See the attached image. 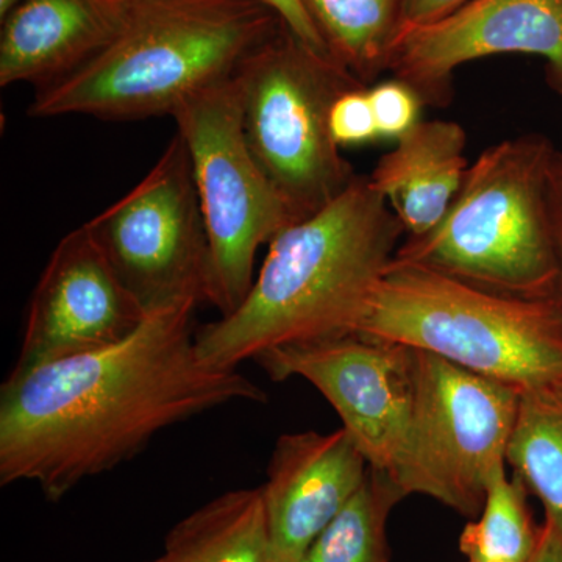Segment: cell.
Here are the masks:
<instances>
[{
  "mask_svg": "<svg viewBox=\"0 0 562 562\" xmlns=\"http://www.w3.org/2000/svg\"><path fill=\"white\" fill-rule=\"evenodd\" d=\"M333 60L368 87L387 70L403 0H302Z\"/></svg>",
  "mask_w": 562,
  "mask_h": 562,
  "instance_id": "17",
  "label": "cell"
},
{
  "mask_svg": "<svg viewBox=\"0 0 562 562\" xmlns=\"http://www.w3.org/2000/svg\"><path fill=\"white\" fill-rule=\"evenodd\" d=\"M161 562H279L262 487L228 491L169 531Z\"/></svg>",
  "mask_w": 562,
  "mask_h": 562,
  "instance_id": "16",
  "label": "cell"
},
{
  "mask_svg": "<svg viewBox=\"0 0 562 562\" xmlns=\"http://www.w3.org/2000/svg\"><path fill=\"white\" fill-rule=\"evenodd\" d=\"M471 0H403L401 31L441 20Z\"/></svg>",
  "mask_w": 562,
  "mask_h": 562,
  "instance_id": "24",
  "label": "cell"
},
{
  "mask_svg": "<svg viewBox=\"0 0 562 562\" xmlns=\"http://www.w3.org/2000/svg\"><path fill=\"white\" fill-rule=\"evenodd\" d=\"M405 497L390 476L369 468L357 494L297 562H390L387 519Z\"/></svg>",
  "mask_w": 562,
  "mask_h": 562,
  "instance_id": "19",
  "label": "cell"
},
{
  "mask_svg": "<svg viewBox=\"0 0 562 562\" xmlns=\"http://www.w3.org/2000/svg\"><path fill=\"white\" fill-rule=\"evenodd\" d=\"M172 117L209 233L210 303L228 316L249 294L258 250L297 221L250 149L235 76L192 95Z\"/></svg>",
  "mask_w": 562,
  "mask_h": 562,
  "instance_id": "7",
  "label": "cell"
},
{
  "mask_svg": "<svg viewBox=\"0 0 562 562\" xmlns=\"http://www.w3.org/2000/svg\"><path fill=\"white\" fill-rule=\"evenodd\" d=\"M198 306L151 312L106 349L11 371L0 390V484L32 482L60 502L133 460L166 428L228 403L268 402L238 368L202 360Z\"/></svg>",
  "mask_w": 562,
  "mask_h": 562,
  "instance_id": "1",
  "label": "cell"
},
{
  "mask_svg": "<svg viewBox=\"0 0 562 562\" xmlns=\"http://www.w3.org/2000/svg\"><path fill=\"white\" fill-rule=\"evenodd\" d=\"M369 99L380 139L398 140L419 124L424 101L409 85L398 79L369 88Z\"/></svg>",
  "mask_w": 562,
  "mask_h": 562,
  "instance_id": "21",
  "label": "cell"
},
{
  "mask_svg": "<svg viewBox=\"0 0 562 562\" xmlns=\"http://www.w3.org/2000/svg\"><path fill=\"white\" fill-rule=\"evenodd\" d=\"M146 317L83 224L58 243L41 273L13 371L106 349Z\"/></svg>",
  "mask_w": 562,
  "mask_h": 562,
  "instance_id": "12",
  "label": "cell"
},
{
  "mask_svg": "<svg viewBox=\"0 0 562 562\" xmlns=\"http://www.w3.org/2000/svg\"><path fill=\"white\" fill-rule=\"evenodd\" d=\"M85 227L147 314L210 303L209 233L179 133L149 173Z\"/></svg>",
  "mask_w": 562,
  "mask_h": 562,
  "instance_id": "9",
  "label": "cell"
},
{
  "mask_svg": "<svg viewBox=\"0 0 562 562\" xmlns=\"http://www.w3.org/2000/svg\"><path fill=\"white\" fill-rule=\"evenodd\" d=\"M244 132L295 221L335 201L357 177L330 132L336 99L364 87L281 25L235 74Z\"/></svg>",
  "mask_w": 562,
  "mask_h": 562,
  "instance_id": "6",
  "label": "cell"
},
{
  "mask_svg": "<svg viewBox=\"0 0 562 562\" xmlns=\"http://www.w3.org/2000/svg\"><path fill=\"white\" fill-rule=\"evenodd\" d=\"M557 160V158H554ZM550 205H552L554 241L558 251V297L562 303V176L554 166L550 181Z\"/></svg>",
  "mask_w": 562,
  "mask_h": 562,
  "instance_id": "25",
  "label": "cell"
},
{
  "mask_svg": "<svg viewBox=\"0 0 562 562\" xmlns=\"http://www.w3.org/2000/svg\"><path fill=\"white\" fill-rule=\"evenodd\" d=\"M116 0H24L2 20L0 87L36 91L87 65L109 44L124 11Z\"/></svg>",
  "mask_w": 562,
  "mask_h": 562,
  "instance_id": "14",
  "label": "cell"
},
{
  "mask_svg": "<svg viewBox=\"0 0 562 562\" xmlns=\"http://www.w3.org/2000/svg\"><path fill=\"white\" fill-rule=\"evenodd\" d=\"M527 487L508 476V465L498 469L487 484L482 513L461 532L460 550L465 560L528 562L535 553L539 527L532 524Z\"/></svg>",
  "mask_w": 562,
  "mask_h": 562,
  "instance_id": "20",
  "label": "cell"
},
{
  "mask_svg": "<svg viewBox=\"0 0 562 562\" xmlns=\"http://www.w3.org/2000/svg\"><path fill=\"white\" fill-rule=\"evenodd\" d=\"M558 150L543 135L487 147L469 166L442 221L406 236L394 260L519 297L558 291L550 181Z\"/></svg>",
  "mask_w": 562,
  "mask_h": 562,
  "instance_id": "5",
  "label": "cell"
},
{
  "mask_svg": "<svg viewBox=\"0 0 562 562\" xmlns=\"http://www.w3.org/2000/svg\"><path fill=\"white\" fill-rule=\"evenodd\" d=\"M117 3H122V5H125V2H127V0H116Z\"/></svg>",
  "mask_w": 562,
  "mask_h": 562,
  "instance_id": "29",
  "label": "cell"
},
{
  "mask_svg": "<svg viewBox=\"0 0 562 562\" xmlns=\"http://www.w3.org/2000/svg\"><path fill=\"white\" fill-rule=\"evenodd\" d=\"M503 54L542 58L550 87L562 95V0H471L398 32L387 70L424 103L446 105L454 70Z\"/></svg>",
  "mask_w": 562,
  "mask_h": 562,
  "instance_id": "11",
  "label": "cell"
},
{
  "mask_svg": "<svg viewBox=\"0 0 562 562\" xmlns=\"http://www.w3.org/2000/svg\"><path fill=\"white\" fill-rule=\"evenodd\" d=\"M506 462L562 539V383L520 392Z\"/></svg>",
  "mask_w": 562,
  "mask_h": 562,
  "instance_id": "18",
  "label": "cell"
},
{
  "mask_svg": "<svg viewBox=\"0 0 562 562\" xmlns=\"http://www.w3.org/2000/svg\"><path fill=\"white\" fill-rule=\"evenodd\" d=\"M330 132L339 147L380 139L368 87L351 88L336 99L330 111Z\"/></svg>",
  "mask_w": 562,
  "mask_h": 562,
  "instance_id": "22",
  "label": "cell"
},
{
  "mask_svg": "<svg viewBox=\"0 0 562 562\" xmlns=\"http://www.w3.org/2000/svg\"><path fill=\"white\" fill-rule=\"evenodd\" d=\"M528 562H562V539L552 525L543 522L539 527L538 543Z\"/></svg>",
  "mask_w": 562,
  "mask_h": 562,
  "instance_id": "26",
  "label": "cell"
},
{
  "mask_svg": "<svg viewBox=\"0 0 562 562\" xmlns=\"http://www.w3.org/2000/svg\"><path fill=\"white\" fill-rule=\"evenodd\" d=\"M269 379H302L327 398L369 468L419 494L416 351L371 336L291 344L258 355Z\"/></svg>",
  "mask_w": 562,
  "mask_h": 562,
  "instance_id": "8",
  "label": "cell"
},
{
  "mask_svg": "<svg viewBox=\"0 0 562 562\" xmlns=\"http://www.w3.org/2000/svg\"><path fill=\"white\" fill-rule=\"evenodd\" d=\"M146 562H161V561H160V558H158V560H155V561H146Z\"/></svg>",
  "mask_w": 562,
  "mask_h": 562,
  "instance_id": "30",
  "label": "cell"
},
{
  "mask_svg": "<svg viewBox=\"0 0 562 562\" xmlns=\"http://www.w3.org/2000/svg\"><path fill=\"white\" fill-rule=\"evenodd\" d=\"M22 2H24V0H0V20L9 16L11 11L16 9L18 5H21Z\"/></svg>",
  "mask_w": 562,
  "mask_h": 562,
  "instance_id": "27",
  "label": "cell"
},
{
  "mask_svg": "<svg viewBox=\"0 0 562 562\" xmlns=\"http://www.w3.org/2000/svg\"><path fill=\"white\" fill-rule=\"evenodd\" d=\"M403 235L369 177H355L335 201L272 239L235 312L195 331L202 360L235 369L277 347L357 331Z\"/></svg>",
  "mask_w": 562,
  "mask_h": 562,
  "instance_id": "2",
  "label": "cell"
},
{
  "mask_svg": "<svg viewBox=\"0 0 562 562\" xmlns=\"http://www.w3.org/2000/svg\"><path fill=\"white\" fill-rule=\"evenodd\" d=\"M414 351L419 494L462 516H479L492 476L508 465L520 392Z\"/></svg>",
  "mask_w": 562,
  "mask_h": 562,
  "instance_id": "10",
  "label": "cell"
},
{
  "mask_svg": "<svg viewBox=\"0 0 562 562\" xmlns=\"http://www.w3.org/2000/svg\"><path fill=\"white\" fill-rule=\"evenodd\" d=\"M368 472V461L346 428L281 435L261 486L277 560H301Z\"/></svg>",
  "mask_w": 562,
  "mask_h": 562,
  "instance_id": "13",
  "label": "cell"
},
{
  "mask_svg": "<svg viewBox=\"0 0 562 562\" xmlns=\"http://www.w3.org/2000/svg\"><path fill=\"white\" fill-rule=\"evenodd\" d=\"M465 143L458 122L420 121L368 176L406 235H425L446 216L468 173Z\"/></svg>",
  "mask_w": 562,
  "mask_h": 562,
  "instance_id": "15",
  "label": "cell"
},
{
  "mask_svg": "<svg viewBox=\"0 0 562 562\" xmlns=\"http://www.w3.org/2000/svg\"><path fill=\"white\" fill-rule=\"evenodd\" d=\"M265 2L279 14L281 22L306 46L330 57L321 33L302 0H265Z\"/></svg>",
  "mask_w": 562,
  "mask_h": 562,
  "instance_id": "23",
  "label": "cell"
},
{
  "mask_svg": "<svg viewBox=\"0 0 562 562\" xmlns=\"http://www.w3.org/2000/svg\"><path fill=\"white\" fill-rule=\"evenodd\" d=\"M554 166H557V171L560 172L562 176V154H561V151H558V154H557V160H554Z\"/></svg>",
  "mask_w": 562,
  "mask_h": 562,
  "instance_id": "28",
  "label": "cell"
},
{
  "mask_svg": "<svg viewBox=\"0 0 562 562\" xmlns=\"http://www.w3.org/2000/svg\"><path fill=\"white\" fill-rule=\"evenodd\" d=\"M281 25L265 0H127L109 44L36 91L29 114L121 122L172 116L192 95L231 80Z\"/></svg>",
  "mask_w": 562,
  "mask_h": 562,
  "instance_id": "3",
  "label": "cell"
},
{
  "mask_svg": "<svg viewBox=\"0 0 562 562\" xmlns=\"http://www.w3.org/2000/svg\"><path fill=\"white\" fill-rule=\"evenodd\" d=\"M355 333L427 351L519 392L562 383L558 294H502L392 258Z\"/></svg>",
  "mask_w": 562,
  "mask_h": 562,
  "instance_id": "4",
  "label": "cell"
},
{
  "mask_svg": "<svg viewBox=\"0 0 562 562\" xmlns=\"http://www.w3.org/2000/svg\"><path fill=\"white\" fill-rule=\"evenodd\" d=\"M465 562H483V561H471V560H465Z\"/></svg>",
  "mask_w": 562,
  "mask_h": 562,
  "instance_id": "31",
  "label": "cell"
}]
</instances>
